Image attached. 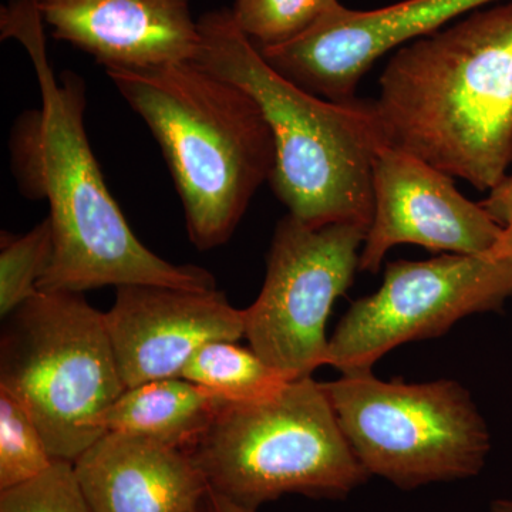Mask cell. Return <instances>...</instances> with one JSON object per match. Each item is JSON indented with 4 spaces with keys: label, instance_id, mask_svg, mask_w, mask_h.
Here are the masks:
<instances>
[{
    "label": "cell",
    "instance_id": "6da1fadb",
    "mask_svg": "<svg viewBox=\"0 0 512 512\" xmlns=\"http://www.w3.org/2000/svg\"><path fill=\"white\" fill-rule=\"evenodd\" d=\"M43 26L35 0H9L0 12V39L25 47L42 99L39 109L20 114L9 140L20 192L50 207L55 249L37 288L73 293L126 285L215 289L210 271L161 258L131 231L87 137L86 83L70 72L62 82L56 79Z\"/></svg>",
    "mask_w": 512,
    "mask_h": 512
},
{
    "label": "cell",
    "instance_id": "7a4b0ae2",
    "mask_svg": "<svg viewBox=\"0 0 512 512\" xmlns=\"http://www.w3.org/2000/svg\"><path fill=\"white\" fill-rule=\"evenodd\" d=\"M373 101L387 146L493 190L512 164V3L397 49Z\"/></svg>",
    "mask_w": 512,
    "mask_h": 512
},
{
    "label": "cell",
    "instance_id": "3957f363",
    "mask_svg": "<svg viewBox=\"0 0 512 512\" xmlns=\"http://www.w3.org/2000/svg\"><path fill=\"white\" fill-rule=\"evenodd\" d=\"M195 62L239 84L271 126L275 167L271 184L288 214L311 227L372 224L373 168L387 146L375 101H332L276 72L239 30L231 10L198 19Z\"/></svg>",
    "mask_w": 512,
    "mask_h": 512
},
{
    "label": "cell",
    "instance_id": "277c9868",
    "mask_svg": "<svg viewBox=\"0 0 512 512\" xmlns=\"http://www.w3.org/2000/svg\"><path fill=\"white\" fill-rule=\"evenodd\" d=\"M106 72L163 151L192 244L224 245L275 167L274 134L259 104L195 60Z\"/></svg>",
    "mask_w": 512,
    "mask_h": 512
},
{
    "label": "cell",
    "instance_id": "5b68a950",
    "mask_svg": "<svg viewBox=\"0 0 512 512\" xmlns=\"http://www.w3.org/2000/svg\"><path fill=\"white\" fill-rule=\"evenodd\" d=\"M212 493L248 510L286 494L342 500L370 474L312 376L252 403H225L187 451Z\"/></svg>",
    "mask_w": 512,
    "mask_h": 512
},
{
    "label": "cell",
    "instance_id": "8992f818",
    "mask_svg": "<svg viewBox=\"0 0 512 512\" xmlns=\"http://www.w3.org/2000/svg\"><path fill=\"white\" fill-rule=\"evenodd\" d=\"M3 320L0 389L25 406L52 457L74 463L127 389L104 313L82 293L39 291Z\"/></svg>",
    "mask_w": 512,
    "mask_h": 512
},
{
    "label": "cell",
    "instance_id": "52a82bcc",
    "mask_svg": "<svg viewBox=\"0 0 512 512\" xmlns=\"http://www.w3.org/2000/svg\"><path fill=\"white\" fill-rule=\"evenodd\" d=\"M325 387L346 439L370 476L410 491L483 471L490 431L460 383L384 382L365 372L342 375Z\"/></svg>",
    "mask_w": 512,
    "mask_h": 512
},
{
    "label": "cell",
    "instance_id": "ba28073f",
    "mask_svg": "<svg viewBox=\"0 0 512 512\" xmlns=\"http://www.w3.org/2000/svg\"><path fill=\"white\" fill-rule=\"evenodd\" d=\"M367 228L311 227L286 214L276 225L264 286L244 309L251 349L289 380L328 365L326 322L359 271Z\"/></svg>",
    "mask_w": 512,
    "mask_h": 512
},
{
    "label": "cell",
    "instance_id": "9c48e42d",
    "mask_svg": "<svg viewBox=\"0 0 512 512\" xmlns=\"http://www.w3.org/2000/svg\"><path fill=\"white\" fill-rule=\"evenodd\" d=\"M512 296V258L443 254L387 264L382 286L357 299L329 339L328 366L372 372L404 343L439 338L466 316L500 311Z\"/></svg>",
    "mask_w": 512,
    "mask_h": 512
},
{
    "label": "cell",
    "instance_id": "30bf717a",
    "mask_svg": "<svg viewBox=\"0 0 512 512\" xmlns=\"http://www.w3.org/2000/svg\"><path fill=\"white\" fill-rule=\"evenodd\" d=\"M498 2L403 0L373 10L349 9L339 2L292 42L259 52L276 72L316 96L355 99L363 77L387 53Z\"/></svg>",
    "mask_w": 512,
    "mask_h": 512
},
{
    "label": "cell",
    "instance_id": "8fae6325",
    "mask_svg": "<svg viewBox=\"0 0 512 512\" xmlns=\"http://www.w3.org/2000/svg\"><path fill=\"white\" fill-rule=\"evenodd\" d=\"M372 224L360 251L359 271L377 274L387 252L413 244L433 252L487 255L501 237V227L481 202L464 197L451 175L383 146L373 168Z\"/></svg>",
    "mask_w": 512,
    "mask_h": 512
},
{
    "label": "cell",
    "instance_id": "7c38bea8",
    "mask_svg": "<svg viewBox=\"0 0 512 512\" xmlns=\"http://www.w3.org/2000/svg\"><path fill=\"white\" fill-rule=\"evenodd\" d=\"M104 320L127 389L181 377L202 346L217 340L237 342L245 333L244 313L217 288L120 286Z\"/></svg>",
    "mask_w": 512,
    "mask_h": 512
},
{
    "label": "cell",
    "instance_id": "4fadbf2b",
    "mask_svg": "<svg viewBox=\"0 0 512 512\" xmlns=\"http://www.w3.org/2000/svg\"><path fill=\"white\" fill-rule=\"evenodd\" d=\"M57 40L104 69H141L195 60L200 50L192 0H35Z\"/></svg>",
    "mask_w": 512,
    "mask_h": 512
},
{
    "label": "cell",
    "instance_id": "5bb4252c",
    "mask_svg": "<svg viewBox=\"0 0 512 512\" xmlns=\"http://www.w3.org/2000/svg\"><path fill=\"white\" fill-rule=\"evenodd\" d=\"M73 467L93 512H192L210 493L187 451L130 434H104Z\"/></svg>",
    "mask_w": 512,
    "mask_h": 512
},
{
    "label": "cell",
    "instance_id": "9a60e30c",
    "mask_svg": "<svg viewBox=\"0 0 512 512\" xmlns=\"http://www.w3.org/2000/svg\"><path fill=\"white\" fill-rule=\"evenodd\" d=\"M225 403L183 377L153 380L124 390L100 424L104 434H130L188 451Z\"/></svg>",
    "mask_w": 512,
    "mask_h": 512
},
{
    "label": "cell",
    "instance_id": "2e32d148",
    "mask_svg": "<svg viewBox=\"0 0 512 512\" xmlns=\"http://www.w3.org/2000/svg\"><path fill=\"white\" fill-rule=\"evenodd\" d=\"M181 377L227 403L259 402L289 382L254 350L241 348L232 340L202 346L188 360Z\"/></svg>",
    "mask_w": 512,
    "mask_h": 512
},
{
    "label": "cell",
    "instance_id": "e0dca14e",
    "mask_svg": "<svg viewBox=\"0 0 512 512\" xmlns=\"http://www.w3.org/2000/svg\"><path fill=\"white\" fill-rule=\"evenodd\" d=\"M53 229L49 217L28 234L2 232L0 245V316L8 318L39 292V282L52 261Z\"/></svg>",
    "mask_w": 512,
    "mask_h": 512
},
{
    "label": "cell",
    "instance_id": "ac0fdd59",
    "mask_svg": "<svg viewBox=\"0 0 512 512\" xmlns=\"http://www.w3.org/2000/svg\"><path fill=\"white\" fill-rule=\"evenodd\" d=\"M53 463L36 421L18 399L0 389V491L29 483Z\"/></svg>",
    "mask_w": 512,
    "mask_h": 512
},
{
    "label": "cell",
    "instance_id": "d6986e66",
    "mask_svg": "<svg viewBox=\"0 0 512 512\" xmlns=\"http://www.w3.org/2000/svg\"><path fill=\"white\" fill-rule=\"evenodd\" d=\"M339 0H234L231 15L258 49L285 45L303 35Z\"/></svg>",
    "mask_w": 512,
    "mask_h": 512
},
{
    "label": "cell",
    "instance_id": "ffe728a7",
    "mask_svg": "<svg viewBox=\"0 0 512 512\" xmlns=\"http://www.w3.org/2000/svg\"><path fill=\"white\" fill-rule=\"evenodd\" d=\"M0 512H93L73 463L55 460L29 483L0 491Z\"/></svg>",
    "mask_w": 512,
    "mask_h": 512
},
{
    "label": "cell",
    "instance_id": "44dd1931",
    "mask_svg": "<svg viewBox=\"0 0 512 512\" xmlns=\"http://www.w3.org/2000/svg\"><path fill=\"white\" fill-rule=\"evenodd\" d=\"M481 205L501 227V237L491 254L512 258V174H508L497 187L488 191Z\"/></svg>",
    "mask_w": 512,
    "mask_h": 512
},
{
    "label": "cell",
    "instance_id": "7402d4cb",
    "mask_svg": "<svg viewBox=\"0 0 512 512\" xmlns=\"http://www.w3.org/2000/svg\"><path fill=\"white\" fill-rule=\"evenodd\" d=\"M204 508L205 512H256L232 503V501L227 500L220 494L212 493V491L205 498Z\"/></svg>",
    "mask_w": 512,
    "mask_h": 512
},
{
    "label": "cell",
    "instance_id": "603a6c76",
    "mask_svg": "<svg viewBox=\"0 0 512 512\" xmlns=\"http://www.w3.org/2000/svg\"><path fill=\"white\" fill-rule=\"evenodd\" d=\"M490 512H512V500H495L491 504Z\"/></svg>",
    "mask_w": 512,
    "mask_h": 512
},
{
    "label": "cell",
    "instance_id": "cb8c5ba5",
    "mask_svg": "<svg viewBox=\"0 0 512 512\" xmlns=\"http://www.w3.org/2000/svg\"><path fill=\"white\" fill-rule=\"evenodd\" d=\"M192 512H205L204 504H202L201 507L198 508V510H195V511H192Z\"/></svg>",
    "mask_w": 512,
    "mask_h": 512
}]
</instances>
